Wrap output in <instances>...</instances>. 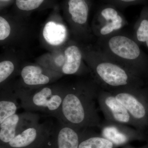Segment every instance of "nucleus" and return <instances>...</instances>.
<instances>
[{"label":"nucleus","instance_id":"nucleus-10","mask_svg":"<svg viewBox=\"0 0 148 148\" xmlns=\"http://www.w3.org/2000/svg\"><path fill=\"white\" fill-rule=\"evenodd\" d=\"M55 128V138L57 148H78L79 145V129L64 123Z\"/></svg>","mask_w":148,"mask_h":148},{"label":"nucleus","instance_id":"nucleus-22","mask_svg":"<svg viewBox=\"0 0 148 148\" xmlns=\"http://www.w3.org/2000/svg\"><path fill=\"white\" fill-rule=\"evenodd\" d=\"M11 28L8 22L1 16L0 17V40H3L9 36Z\"/></svg>","mask_w":148,"mask_h":148},{"label":"nucleus","instance_id":"nucleus-6","mask_svg":"<svg viewBox=\"0 0 148 148\" xmlns=\"http://www.w3.org/2000/svg\"><path fill=\"white\" fill-rule=\"evenodd\" d=\"M98 103L106 121L135 127L128 111L111 92L101 88L98 93Z\"/></svg>","mask_w":148,"mask_h":148},{"label":"nucleus","instance_id":"nucleus-7","mask_svg":"<svg viewBox=\"0 0 148 148\" xmlns=\"http://www.w3.org/2000/svg\"><path fill=\"white\" fill-rule=\"evenodd\" d=\"M110 92L128 111L135 123V127L141 126L145 119L147 111L143 100L140 88H123Z\"/></svg>","mask_w":148,"mask_h":148},{"label":"nucleus","instance_id":"nucleus-4","mask_svg":"<svg viewBox=\"0 0 148 148\" xmlns=\"http://www.w3.org/2000/svg\"><path fill=\"white\" fill-rule=\"evenodd\" d=\"M63 88L44 86L36 88H14L20 105L27 112H39L59 119L65 94Z\"/></svg>","mask_w":148,"mask_h":148},{"label":"nucleus","instance_id":"nucleus-13","mask_svg":"<svg viewBox=\"0 0 148 148\" xmlns=\"http://www.w3.org/2000/svg\"><path fill=\"white\" fill-rule=\"evenodd\" d=\"M82 52L77 46H70L65 51V63L61 72L66 75H75L81 70Z\"/></svg>","mask_w":148,"mask_h":148},{"label":"nucleus","instance_id":"nucleus-19","mask_svg":"<svg viewBox=\"0 0 148 148\" xmlns=\"http://www.w3.org/2000/svg\"><path fill=\"white\" fill-rule=\"evenodd\" d=\"M15 70V66L12 61H4L0 63V83L2 84L12 75Z\"/></svg>","mask_w":148,"mask_h":148},{"label":"nucleus","instance_id":"nucleus-9","mask_svg":"<svg viewBox=\"0 0 148 148\" xmlns=\"http://www.w3.org/2000/svg\"><path fill=\"white\" fill-rule=\"evenodd\" d=\"M46 123H40L36 121L27 125L8 143L11 148H26L36 144L44 134L51 130V126Z\"/></svg>","mask_w":148,"mask_h":148},{"label":"nucleus","instance_id":"nucleus-14","mask_svg":"<svg viewBox=\"0 0 148 148\" xmlns=\"http://www.w3.org/2000/svg\"><path fill=\"white\" fill-rule=\"evenodd\" d=\"M68 10L74 24L85 27L87 24L90 10L88 0H69Z\"/></svg>","mask_w":148,"mask_h":148},{"label":"nucleus","instance_id":"nucleus-21","mask_svg":"<svg viewBox=\"0 0 148 148\" xmlns=\"http://www.w3.org/2000/svg\"><path fill=\"white\" fill-rule=\"evenodd\" d=\"M44 0H16L17 7L21 10L30 11L36 9L41 5Z\"/></svg>","mask_w":148,"mask_h":148},{"label":"nucleus","instance_id":"nucleus-3","mask_svg":"<svg viewBox=\"0 0 148 148\" xmlns=\"http://www.w3.org/2000/svg\"><path fill=\"white\" fill-rule=\"evenodd\" d=\"M98 50L142 77L148 71V56L132 34L121 31L98 39Z\"/></svg>","mask_w":148,"mask_h":148},{"label":"nucleus","instance_id":"nucleus-1","mask_svg":"<svg viewBox=\"0 0 148 148\" xmlns=\"http://www.w3.org/2000/svg\"><path fill=\"white\" fill-rule=\"evenodd\" d=\"M101 89L93 79L66 88L58 121L79 129L101 126L96 103Z\"/></svg>","mask_w":148,"mask_h":148},{"label":"nucleus","instance_id":"nucleus-20","mask_svg":"<svg viewBox=\"0 0 148 148\" xmlns=\"http://www.w3.org/2000/svg\"><path fill=\"white\" fill-rule=\"evenodd\" d=\"M103 3L110 4L119 9L131 5L147 4L148 0H102Z\"/></svg>","mask_w":148,"mask_h":148},{"label":"nucleus","instance_id":"nucleus-2","mask_svg":"<svg viewBox=\"0 0 148 148\" xmlns=\"http://www.w3.org/2000/svg\"><path fill=\"white\" fill-rule=\"evenodd\" d=\"M93 79L103 90L111 92L123 88H140L141 77L103 53L98 49L86 54Z\"/></svg>","mask_w":148,"mask_h":148},{"label":"nucleus","instance_id":"nucleus-11","mask_svg":"<svg viewBox=\"0 0 148 148\" xmlns=\"http://www.w3.org/2000/svg\"><path fill=\"white\" fill-rule=\"evenodd\" d=\"M23 86L26 88H36L46 85L51 81L49 76L44 73L39 66L28 65L24 66L20 72Z\"/></svg>","mask_w":148,"mask_h":148},{"label":"nucleus","instance_id":"nucleus-18","mask_svg":"<svg viewBox=\"0 0 148 148\" xmlns=\"http://www.w3.org/2000/svg\"><path fill=\"white\" fill-rule=\"evenodd\" d=\"M114 143L107 138L90 137L80 143L78 148H113Z\"/></svg>","mask_w":148,"mask_h":148},{"label":"nucleus","instance_id":"nucleus-17","mask_svg":"<svg viewBox=\"0 0 148 148\" xmlns=\"http://www.w3.org/2000/svg\"><path fill=\"white\" fill-rule=\"evenodd\" d=\"M120 124L106 121L103 125L105 126L103 129V134L105 138L117 145H121L127 141L126 136L120 132Z\"/></svg>","mask_w":148,"mask_h":148},{"label":"nucleus","instance_id":"nucleus-5","mask_svg":"<svg viewBox=\"0 0 148 148\" xmlns=\"http://www.w3.org/2000/svg\"><path fill=\"white\" fill-rule=\"evenodd\" d=\"M124 15L116 7L103 3L98 8L93 23V31L99 38L122 31L128 25Z\"/></svg>","mask_w":148,"mask_h":148},{"label":"nucleus","instance_id":"nucleus-15","mask_svg":"<svg viewBox=\"0 0 148 148\" xmlns=\"http://www.w3.org/2000/svg\"><path fill=\"white\" fill-rule=\"evenodd\" d=\"M133 38L140 46L148 49V4L145 5L133 27Z\"/></svg>","mask_w":148,"mask_h":148},{"label":"nucleus","instance_id":"nucleus-8","mask_svg":"<svg viewBox=\"0 0 148 148\" xmlns=\"http://www.w3.org/2000/svg\"><path fill=\"white\" fill-rule=\"evenodd\" d=\"M39 119L38 115L29 112L9 117L0 123L1 142L8 144L23 128Z\"/></svg>","mask_w":148,"mask_h":148},{"label":"nucleus","instance_id":"nucleus-16","mask_svg":"<svg viewBox=\"0 0 148 148\" xmlns=\"http://www.w3.org/2000/svg\"><path fill=\"white\" fill-rule=\"evenodd\" d=\"M67 34V30L64 25L53 21L47 23L43 32L45 39L52 45H59L64 42Z\"/></svg>","mask_w":148,"mask_h":148},{"label":"nucleus","instance_id":"nucleus-12","mask_svg":"<svg viewBox=\"0 0 148 148\" xmlns=\"http://www.w3.org/2000/svg\"><path fill=\"white\" fill-rule=\"evenodd\" d=\"M14 88H2L0 92V123L16 114L19 106Z\"/></svg>","mask_w":148,"mask_h":148}]
</instances>
